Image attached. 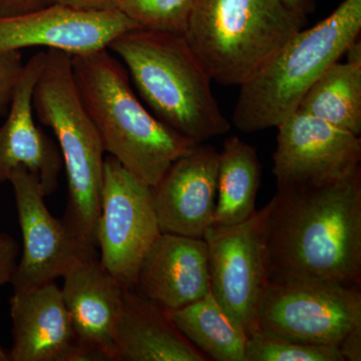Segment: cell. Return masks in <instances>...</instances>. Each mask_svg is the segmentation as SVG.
Listing matches in <instances>:
<instances>
[{"instance_id": "6da1fadb", "label": "cell", "mask_w": 361, "mask_h": 361, "mask_svg": "<svg viewBox=\"0 0 361 361\" xmlns=\"http://www.w3.org/2000/svg\"><path fill=\"white\" fill-rule=\"evenodd\" d=\"M271 202L269 279L360 286L361 168L323 186L277 190Z\"/></svg>"}, {"instance_id": "7a4b0ae2", "label": "cell", "mask_w": 361, "mask_h": 361, "mask_svg": "<svg viewBox=\"0 0 361 361\" xmlns=\"http://www.w3.org/2000/svg\"><path fill=\"white\" fill-rule=\"evenodd\" d=\"M73 77L104 153L155 188L195 142L159 120L130 87L125 66L108 49L71 56Z\"/></svg>"}, {"instance_id": "3957f363", "label": "cell", "mask_w": 361, "mask_h": 361, "mask_svg": "<svg viewBox=\"0 0 361 361\" xmlns=\"http://www.w3.org/2000/svg\"><path fill=\"white\" fill-rule=\"evenodd\" d=\"M145 103L161 122L195 142L227 134L231 125L213 82L184 35L130 30L109 44Z\"/></svg>"}, {"instance_id": "277c9868", "label": "cell", "mask_w": 361, "mask_h": 361, "mask_svg": "<svg viewBox=\"0 0 361 361\" xmlns=\"http://www.w3.org/2000/svg\"><path fill=\"white\" fill-rule=\"evenodd\" d=\"M32 102L39 122L56 135L66 168L68 199L63 222L82 245L97 251L96 232L106 153L78 94L71 54L45 49Z\"/></svg>"}, {"instance_id": "5b68a950", "label": "cell", "mask_w": 361, "mask_h": 361, "mask_svg": "<svg viewBox=\"0 0 361 361\" xmlns=\"http://www.w3.org/2000/svg\"><path fill=\"white\" fill-rule=\"evenodd\" d=\"M361 0H343L317 25L301 30L240 87L233 123L243 133L277 128L327 68L360 37Z\"/></svg>"}, {"instance_id": "8992f818", "label": "cell", "mask_w": 361, "mask_h": 361, "mask_svg": "<svg viewBox=\"0 0 361 361\" xmlns=\"http://www.w3.org/2000/svg\"><path fill=\"white\" fill-rule=\"evenodd\" d=\"M305 23L277 0H198L184 37L211 80L241 87Z\"/></svg>"}, {"instance_id": "52a82bcc", "label": "cell", "mask_w": 361, "mask_h": 361, "mask_svg": "<svg viewBox=\"0 0 361 361\" xmlns=\"http://www.w3.org/2000/svg\"><path fill=\"white\" fill-rule=\"evenodd\" d=\"M360 325V287L325 280L274 278L268 279L261 295L253 334L338 346Z\"/></svg>"}, {"instance_id": "ba28073f", "label": "cell", "mask_w": 361, "mask_h": 361, "mask_svg": "<svg viewBox=\"0 0 361 361\" xmlns=\"http://www.w3.org/2000/svg\"><path fill=\"white\" fill-rule=\"evenodd\" d=\"M99 205L96 232L99 261L125 290H133L142 259L161 233L154 188L108 155Z\"/></svg>"}, {"instance_id": "9c48e42d", "label": "cell", "mask_w": 361, "mask_h": 361, "mask_svg": "<svg viewBox=\"0 0 361 361\" xmlns=\"http://www.w3.org/2000/svg\"><path fill=\"white\" fill-rule=\"evenodd\" d=\"M272 202L237 224L212 225L208 247L211 292L250 336L261 295L269 279L268 223Z\"/></svg>"}, {"instance_id": "30bf717a", "label": "cell", "mask_w": 361, "mask_h": 361, "mask_svg": "<svg viewBox=\"0 0 361 361\" xmlns=\"http://www.w3.org/2000/svg\"><path fill=\"white\" fill-rule=\"evenodd\" d=\"M273 175L277 190L320 187L360 168L361 140L296 111L277 127Z\"/></svg>"}, {"instance_id": "8fae6325", "label": "cell", "mask_w": 361, "mask_h": 361, "mask_svg": "<svg viewBox=\"0 0 361 361\" xmlns=\"http://www.w3.org/2000/svg\"><path fill=\"white\" fill-rule=\"evenodd\" d=\"M23 250L11 283L14 290L56 282L80 261L99 255L78 241L45 204L39 180L25 168L11 173Z\"/></svg>"}, {"instance_id": "7c38bea8", "label": "cell", "mask_w": 361, "mask_h": 361, "mask_svg": "<svg viewBox=\"0 0 361 361\" xmlns=\"http://www.w3.org/2000/svg\"><path fill=\"white\" fill-rule=\"evenodd\" d=\"M121 11L85 13L51 6L13 16H0V52L42 47L75 54L108 49L123 33L139 30Z\"/></svg>"}, {"instance_id": "4fadbf2b", "label": "cell", "mask_w": 361, "mask_h": 361, "mask_svg": "<svg viewBox=\"0 0 361 361\" xmlns=\"http://www.w3.org/2000/svg\"><path fill=\"white\" fill-rule=\"evenodd\" d=\"M219 152L197 142L154 188L161 233L203 238L215 221Z\"/></svg>"}, {"instance_id": "5bb4252c", "label": "cell", "mask_w": 361, "mask_h": 361, "mask_svg": "<svg viewBox=\"0 0 361 361\" xmlns=\"http://www.w3.org/2000/svg\"><path fill=\"white\" fill-rule=\"evenodd\" d=\"M44 59L45 51H39L23 66L6 122L0 126V184L8 182L16 169L25 168L47 197L58 189L63 163L58 145L35 120L33 92Z\"/></svg>"}, {"instance_id": "9a60e30c", "label": "cell", "mask_w": 361, "mask_h": 361, "mask_svg": "<svg viewBox=\"0 0 361 361\" xmlns=\"http://www.w3.org/2000/svg\"><path fill=\"white\" fill-rule=\"evenodd\" d=\"M63 299L78 346V361L115 360L116 325L125 289L99 261L85 259L63 277Z\"/></svg>"}, {"instance_id": "2e32d148", "label": "cell", "mask_w": 361, "mask_h": 361, "mask_svg": "<svg viewBox=\"0 0 361 361\" xmlns=\"http://www.w3.org/2000/svg\"><path fill=\"white\" fill-rule=\"evenodd\" d=\"M133 290L166 310L203 298L211 292L205 240L161 233L142 259Z\"/></svg>"}, {"instance_id": "e0dca14e", "label": "cell", "mask_w": 361, "mask_h": 361, "mask_svg": "<svg viewBox=\"0 0 361 361\" xmlns=\"http://www.w3.org/2000/svg\"><path fill=\"white\" fill-rule=\"evenodd\" d=\"M9 361H78L77 337L61 287L51 282L14 290Z\"/></svg>"}, {"instance_id": "ac0fdd59", "label": "cell", "mask_w": 361, "mask_h": 361, "mask_svg": "<svg viewBox=\"0 0 361 361\" xmlns=\"http://www.w3.org/2000/svg\"><path fill=\"white\" fill-rule=\"evenodd\" d=\"M207 360L180 334L165 308L135 290L125 291L114 361Z\"/></svg>"}, {"instance_id": "d6986e66", "label": "cell", "mask_w": 361, "mask_h": 361, "mask_svg": "<svg viewBox=\"0 0 361 361\" xmlns=\"http://www.w3.org/2000/svg\"><path fill=\"white\" fill-rule=\"evenodd\" d=\"M176 327L208 360L245 361L248 334L218 302L212 292L175 310H167Z\"/></svg>"}, {"instance_id": "ffe728a7", "label": "cell", "mask_w": 361, "mask_h": 361, "mask_svg": "<svg viewBox=\"0 0 361 361\" xmlns=\"http://www.w3.org/2000/svg\"><path fill=\"white\" fill-rule=\"evenodd\" d=\"M261 174L257 149L237 135L226 139L219 153L213 225L237 224L255 212Z\"/></svg>"}, {"instance_id": "44dd1931", "label": "cell", "mask_w": 361, "mask_h": 361, "mask_svg": "<svg viewBox=\"0 0 361 361\" xmlns=\"http://www.w3.org/2000/svg\"><path fill=\"white\" fill-rule=\"evenodd\" d=\"M297 111L351 134H361V65L337 63L308 90Z\"/></svg>"}, {"instance_id": "7402d4cb", "label": "cell", "mask_w": 361, "mask_h": 361, "mask_svg": "<svg viewBox=\"0 0 361 361\" xmlns=\"http://www.w3.org/2000/svg\"><path fill=\"white\" fill-rule=\"evenodd\" d=\"M198 0H120V11L142 30L184 35Z\"/></svg>"}, {"instance_id": "603a6c76", "label": "cell", "mask_w": 361, "mask_h": 361, "mask_svg": "<svg viewBox=\"0 0 361 361\" xmlns=\"http://www.w3.org/2000/svg\"><path fill=\"white\" fill-rule=\"evenodd\" d=\"M245 361H343L338 346L311 344L256 334L249 336Z\"/></svg>"}, {"instance_id": "cb8c5ba5", "label": "cell", "mask_w": 361, "mask_h": 361, "mask_svg": "<svg viewBox=\"0 0 361 361\" xmlns=\"http://www.w3.org/2000/svg\"><path fill=\"white\" fill-rule=\"evenodd\" d=\"M23 66L21 51L0 52V118L8 111Z\"/></svg>"}, {"instance_id": "d4e9b609", "label": "cell", "mask_w": 361, "mask_h": 361, "mask_svg": "<svg viewBox=\"0 0 361 361\" xmlns=\"http://www.w3.org/2000/svg\"><path fill=\"white\" fill-rule=\"evenodd\" d=\"M20 251L18 242L11 235L0 232V286L11 283Z\"/></svg>"}, {"instance_id": "484cf974", "label": "cell", "mask_w": 361, "mask_h": 361, "mask_svg": "<svg viewBox=\"0 0 361 361\" xmlns=\"http://www.w3.org/2000/svg\"><path fill=\"white\" fill-rule=\"evenodd\" d=\"M51 4L85 13L120 11V0H51Z\"/></svg>"}, {"instance_id": "4316f807", "label": "cell", "mask_w": 361, "mask_h": 361, "mask_svg": "<svg viewBox=\"0 0 361 361\" xmlns=\"http://www.w3.org/2000/svg\"><path fill=\"white\" fill-rule=\"evenodd\" d=\"M51 4V0H0V16H18Z\"/></svg>"}, {"instance_id": "83f0119b", "label": "cell", "mask_w": 361, "mask_h": 361, "mask_svg": "<svg viewBox=\"0 0 361 361\" xmlns=\"http://www.w3.org/2000/svg\"><path fill=\"white\" fill-rule=\"evenodd\" d=\"M338 349L343 361L361 360V325L342 339Z\"/></svg>"}, {"instance_id": "f1b7e54d", "label": "cell", "mask_w": 361, "mask_h": 361, "mask_svg": "<svg viewBox=\"0 0 361 361\" xmlns=\"http://www.w3.org/2000/svg\"><path fill=\"white\" fill-rule=\"evenodd\" d=\"M282 6L299 20L306 21L315 9V0H277Z\"/></svg>"}, {"instance_id": "f546056e", "label": "cell", "mask_w": 361, "mask_h": 361, "mask_svg": "<svg viewBox=\"0 0 361 361\" xmlns=\"http://www.w3.org/2000/svg\"><path fill=\"white\" fill-rule=\"evenodd\" d=\"M344 56H346V61H348V63H357V65H361L360 37L353 40V42L348 45V49H346Z\"/></svg>"}, {"instance_id": "4dcf8cb0", "label": "cell", "mask_w": 361, "mask_h": 361, "mask_svg": "<svg viewBox=\"0 0 361 361\" xmlns=\"http://www.w3.org/2000/svg\"><path fill=\"white\" fill-rule=\"evenodd\" d=\"M7 355L4 353V349L0 346V361H7Z\"/></svg>"}]
</instances>
